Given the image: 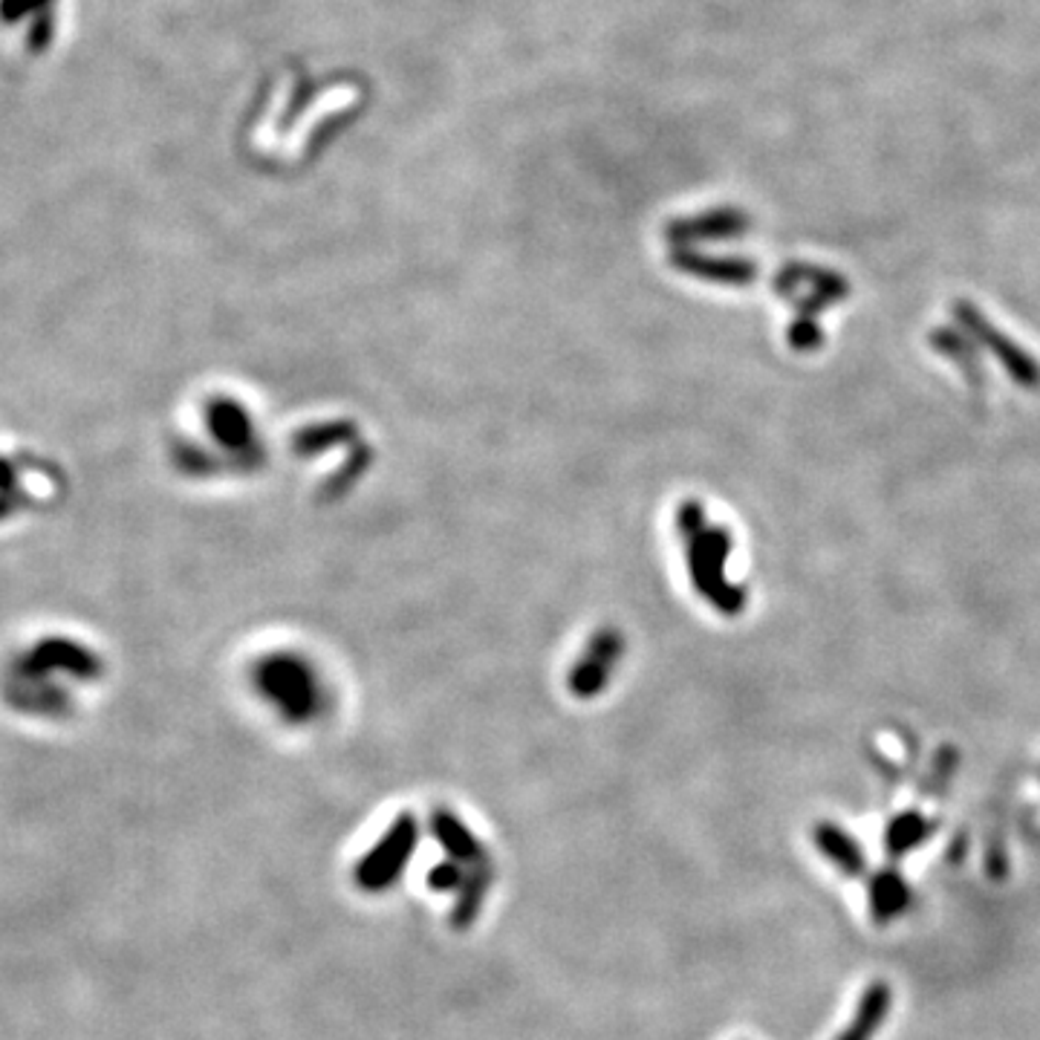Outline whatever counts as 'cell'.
Segmentation results:
<instances>
[{"label":"cell","instance_id":"cell-4","mask_svg":"<svg viewBox=\"0 0 1040 1040\" xmlns=\"http://www.w3.org/2000/svg\"><path fill=\"white\" fill-rule=\"evenodd\" d=\"M622 657V636L616 630H602L595 634L588 645V653L581 662L572 666L570 691L575 696H595L611 680L613 666Z\"/></svg>","mask_w":1040,"mask_h":1040},{"label":"cell","instance_id":"cell-10","mask_svg":"<svg viewBox=\"0 0 1040 1040\" xmlns=\"http://www.w3.org/2000/svg\"><path fill=\"white\" fill-rule=\"evenodd\" d=\"M928 836V824L919 818V815H902L896 821L887 827V850H891L893 859H902L905 853H910L914 847H919Z\"/></svg>","mask_w":1040,"mask_h":1040},{"label":"cell","instance_id":"cell-6","mask_svg":"<svg viewBox=\"0 0 1040 1040\" xmlns=\"http://www.w3.org/2000/svg\"><path fill=\"white\" fill-rule=\"evenodd\" d=\"M815 845L824 853V859L832 861L845 876H861L864 868H868V859H864V850L856 838H850L841 827L836 824H821V827L815 829Z\"/></svg>","mask_w":1040,"mask_h":1040},{"label":"cell","instance_id":"cell-9","mask_svg":"<svg viewBox=\"0 0 1040 1040\" xmlns=\"http://www.w3.org/2000/svg\"><path fill=\"white\" fill-rule=\"evenodd\" d=\"M209 425L217 434V439L223 446L232 448H251V423L246 411L235 402H214L212 411H209Z\"/></svg>","mask_w":1040,"mask_h":1040},{"label":"cell","instance_id":"cell-2","mask_svg":"<svg viewBox=\"0 0 1040 1040\" xmlns=\"http://www.w3.org/2000/svg\"><path fill=\"white\" fill-rule=\"evenodd\" d=\"M680 526L682 538H685V549H689L691 575H694L696 588L703 590L708 599H714V604H720L723 611H731L726 602L731 593H728V588L723 584V561H726L728 552L726 535H723L720 529L705 526L700 503H685V506H682Z\"/></svg>","mask_w":1040,"mask_h":1040},{"label":"cell","instance_id":"cell-8","mask_svg":"<svg viewBox=\"0 0 1040 1040\" xmlns=\"http://www.w3.org/2000/svg\"><path fill=\"white\" fill-rule=\"evenodd\" d=\"M430 827H434V836L443 847H446V853L457 861H469V864H483V850H480L478 838L471 836L469 829L462 827L451 813L446 809H439V813L430 815Z\"/></svg>","mask_w":1040,"mask_h":1040},{"label":"cell","instance_id":"cell-11","mask_svg":"<svg viewBox=\"0 0 1040 1040\" xmlns=\"http://www.w3.org/2000/svg\"><path fill=\"white\" fill-rule=\"evenodd\" d=\"M350 434H353V425H345V423L315 425V428L298 434L295 448L304 454H313V451H321V448L336 446V443H345V437H350Z\"/></svg>","mask_w":1040,"mask_h":1040},{"label":"cell","instance_id":"cell-12","mask_svg":"<svg viewBox=\"0 0 1040 1040\" xmlns=\"http://www.w3.org/2000/svg\"><path fill=\"white\" fill-rule=\"evenodd\" d=\"M428 884L434 887V891H454V887H460L462 879H460V873H457V868H454V864H443V868L430 870Z\"/></svg>","mask_w":1040,"mask_h":1040},{"label":"cell","instance_id":"cell-1","mask_svg":"<svg viewBox=\"0 0 1040 1040\" xmlns=\"http://www.w3.org/2000/svg\"><path fill=\"white\" fill-rule=\"evenodd\" d=\"M258 689L283 714V720L306 723L321 708V691L313 668L298 657H269L258 668Z\"/></svg>","mask_w":1040,"mask_h":1040},{"label":"cell","instance_id":"cell-5","mask_svg":"<svg viewBox=\"0 0 1040 1040\" xmlns=\"http://www.w3.org/2000/svg\"><path fill=\"white\" fill-rule=\"evenodd\" d=\"M891 988L884 983H873L868 992L861 994L859 1009L853 1011V1020L838 1032L836 1040H873L891 1015Z\"/></svg>","mask_w":1040,"mask_h":1040},{"label":"cell","instance_id":"cell-7","mask_svg":"<svg viewBox=\"0 0 1040 1040\" xmlns=\"http://www.w3.org/2000/svg\"><path fill=\"white\" fill-rule=\"evenodd\" d=\"M907 905H910V887L899 873L884 870L870 882V914L879 925H887L891 919L905 914Z\"/></svg>","mask_w":1040,"mask_h":1040},{"label":"cell","instance_id":"cell-3","mask_svg":"<svg viewBox=\"0 0 1040 1040\" xmlns=\"http://www.w3.org/2000/svg\"><path fill=\"white\" fill-rule=\"evenodd\" d=\"M416 845V824L411 815H402L400 821L393 824L379 845L373 847V853H368V859L361 861L359 870H356V882L365 887V891H384L388 884L396 882V876L405 868L407 856L414 850Z\"/></svg>","mask_w":1040,"mask_h":1040}]
</instances>
